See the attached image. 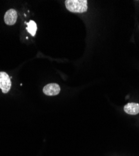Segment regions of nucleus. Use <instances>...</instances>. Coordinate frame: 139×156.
Listing matches in <instances>:
<instances>
[{
    "instance_id": "1",
    "label": "nucleus",
    "mask_w": 139,
    "mask_h": 156,
    "mask_svg": "<svg viewBox=\"0 0 139 156\" xmlns=\"http://www.w3.org/2000/svg\"><path fill=\"white\" fill-rule=\"evenodd\" d=\"M87 2L86 0H66L65 3L69 11L82 13L88 9Z\"/></svg>"
},
{
    "instance_id": "2",
    "label": "nucleus",
    "mask_w": 139,
    "mask_h": 156,
    "mask_svg": "<svg viewBox=\"0 0 139 156\" xmlns=\"http://www.w3.org/2000/svg\"><path fill=\"white\" fill-rule=\"evenodd\" d=\"M11 87L10 77L5 72H0V89L2 92L6 94L9 92Z\"/></svg>"
},
{
    "instance_id": "3",
    "label": "nucleus",
    "mask_w": 139,
    "mask_h": 156,
    "mask_svg": "<svg viewBox=\"0 0 139 156\" xmlns=\"http://www.w3.org/2000/svg\"><path fill=\"white\" fill-rule=\"evenodd\" d=\"M43 92L46 96H57L60 92V87L57 83H50L43 87Z\"/></svg>"
},
{
    "instance_id": "4",
    "label": "nucleus",
    "mask_w": 139,
    "mask_h": 156,
    "mask_svg": "<svg viewBox=\"0 0 139 156\" xmlns=\"http://www.w3.org/2000/svg\"><path fill=\"white\" fill-rule=\"evenodd\" d=\"M18 15L17 12L14 9H10L8 10L4 16L5 23L9 26L14 25L17 20Z\"/></svg>"
},
{
    "instance_id": "5",
    "label": "nucleus",
    "mask_w": 139,
    "mask_h": 156,
    "mask_svg": "<svg viewBox=\"0 0 139 156\" xmlns=\"http://www.w3.org/2000/svg\"><path fill=\"white\" fill-rule=\"evenodd\" d=\"M124 111L130 115H137L139 113V104L129 102L124 106Z\"/></svg>"
},
{
    "instance_id": "6",
    "label": "nucleus",
    "mask_w": 139,
    "mask_h": 156,
    "mask_svg": "<svg viewBox=\"0 0 139 156\" xmlns=\"http://www.w3.org/2000/svg\"><path fill=\"white\" fill-rule=\"evenodd\" d=\"M28 27H27V30L28 32L32 36H35L36 34V32L37 31V26L35 21L31 20L30 22L27 23Z\"/></svg>"
}]
</instances>
